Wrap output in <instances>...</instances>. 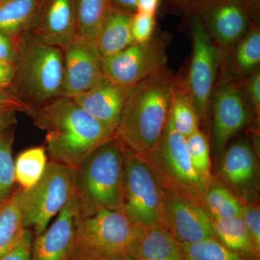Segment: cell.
<instances>
[{
  "label": "cell",
  "mask_w": 260,
  "mask_h": 260,
  "mask_svg": "<svg viewBox=\"0 0 260 260\" xmlns=\"http://www.w3.org/2000/svg\"><path fill=\"white\" fill-rule=\"evenodd\" d=\"M159 1L160 0H138L136 12L155 15L158 10Z\"/></svg>",
  "instance_id": "cell-40"
},
{
  "label": "cell",
  "mask_w": 260,
  "mask_h": 260,
  "mask_svg": "<svg viewBox=\"0 0 260 260\" xmlns=\"http://www.w3.org/2000/svg\"><path fill=\"white\" fill-rule=\"evenodd\" d=\"M177 1L182 3L181 5H184L186 6L188 5H190L191 7L196 6L197 8H201L202 9H205L208 7L207 0H177Z\"/></svg>",
  "instance_id": "cell-42"
},
{
  "label": "cell",
  "mask_w": 260,
  "mask_h": 260,
  "mask_svg": "<svg viewBox=\"0 0 260 260\" xmlns=\"http://www.w3.org/2000/svg\"><path fill=\"white\" fill-rule=\"evenodd\" d=\"M124 211L140 228L161 223L162 189L142 155L124 148Z\"/></svg>",
  "instance_id": "cell-9"
},
{
  "label": "cell",
  "mask_w": 260,
  "mask_h": 260,
  "mask_svg": "<svg viewBox=\"0 0 260 260\" xmlns=\"http://www.w3.org/2000/svg\"><path fill=\"white\" fill-rule=\"evenodd\" d=\"M215 237L223 245L234 252L259 260L250 234L242 217L212 219Z\"/></svg>",
  "instance_id": "cell-23"
},
{
  "label": "cell",
  "mask_w": 260,
  "mask_h": 260,
  "mask_svg": "<svg viewBox=\"0 0 260 260\" xmlns=\"http://www.w3.org/2000/svg\"><path fill=\"white\" fill-rule=\"evenodd\" d=\"M15 70L14 63L0 59V88L10 90L14 80Z\"/></svg>",
  "instance_id": "cell-38"
},
{
  "label": "cell",
  "mask_w": 260,
  "mask_h": 260,
  "mask_svg": "<svg viewBox=\"0 0 260 260\" xmlns=\"http://www.w3.org/2000/svg\"><path fill=\"white\" fill-rule=\"evenodd\" d=\"M133 15L111 6L108 9L95 42L103 57L116 54L134 43L131 32Z\"/></svg>",
  "instance_id": "cell-20"
},
{
  "label": "cell",
  "mask_w": 260,
  "mask_h": 260,
  "mask_svg": "<svg viewBox=\"0 0 260 260\" xmlns=\"http://www.w3.org/2000/svg\"><path fill=\"white\" fill-rule=\"evenodd\" d=\"M241 206V217L250 234L256 251L260 254V209L250 200L238 197Z\"/></svg>",
  "instance_id": "cell-32"
},
{
  "label": "cell",
  "mask_w": 260,
  "mask_h": 260,
  "mask_svg": "<svg viewBox=\"0 0 260 260\" xmlns=\"http://www.w3.org/2000/svg\"><path fill=\"white\" fill-rule=\"evenodd\" d=\"M167 39L152 38L134 42L116 54L102 58L104 78L130 87L167 67Z\"/></svg>",
  "instance_id": "cell-11"
},
{
  "label": "cell",
  "mask_w": 260,
  "mask_h": 260,
  "mask_svg": "<svg viewBox=\"0 0 260 260\" xmlns=\"http://www.w3.org/2000/svg\"><path fill=\"white\" fill-rule=\"evenodd\" d=\"M43 0H0V32L16 40L30 31Z\"/></svg>",
  "instance_id": "cell-21"
},
{
  "label": "cell",
  "mask_w": 260,
  "mask_h": 260,
  "mask_svg": "<svg viewBox=\"0 0 260 260\" xmlns=\"http://www.w3.org/2000/svg\"><path fill=\"white\" fill-rule=\"evenodd\" d=\"M204 202L211 219L241 216L240 203L237 195L214 179L207 189Z\"/></svg>",
  "instance_id": "cell-27"
},
{
  "label": "cell",
  "mask_w": 260,
  "mask_h": 260,
  "mask_svg": "<svg viewBox=\"0 0 260 260\" xmlns=\"http://www.w3.org/2000/svg\"><path fill=\"white\" fill-rule=\"evenodd\" d=\"M110 0H75L77 35L95 43Z\"/></svg>",
  "instance_id": "cell-25"
},
{
  "label": "cell",
  "mask_w": 260,
  "mask_h": 260,
  "mask_svg": "<svg viewBox=\"0 0 260 260\" xmlns=\"http://www.w3.org/2000/svg\"><path fill=\"white\" fill-rule=\"evenodd\" d=\"M13 143V129L7 130L0 134V203L10 198L16 189Z\"/></svg>",
  "instance_id": "cell-29"
},
{
  "label": "cell",
  "mask_w": 260,
  "mask_h": 260,
  "mask_svg": "<svg viewBox=\"0 0 260 260\" xmlns=\"http://www.w3.org/2000/svg\"><path fill=\"white\" fill-rule=\"evenodd\" d=\"M191 164L205 184L210 186L213 181L211 173L210 148L208 140L200 129L186 138Z\"/></svg>",
  "instance_id": "cell-31"
},
{
  "label": "cell",
  "mask_w": 260,
  "mask_h": 260,
  "mask_svg": "<svg viewBox=\"0 0 260 260\" xmlns=\"http://www.w3.org/2000/svg\"><path fill=\"white\" fill-rule=\"evenodd\" d=\"M138 0H110V5L116 9L135 14Z\"/></svg>",
  "instance_id": "cell-41"
},
{
  "label": "cell",
  "mask_w": 260,
  "mask_h": 260,
  "mask_svg": "<svg viewBox=\"0 0 260 260\" xmlns=\"http://www.w3.org/2000/svg\"><path fill=\"white\" fill-rule=\"evenodd\" d=\"M129 88L104 78L93 88L72 99L87 114L115 133Z\"/></svg>",
  "instance_id": "cell-17"
},
{
  "label": "cell",
  "mask_w": 260,
  "mask_h": 260,
  "mask_svg": "<svg viewBox=\"0 0 260 260\" xmlns=\"http://www.w3.org/2000/svg\"><path fill=\"white\" fill-rule=\"evenodd\" d=\"M74 176L82 212L124 211V147L115 135L89 154Z\"/></svg>",
  "instance_id": "cell-3"
},
{
  "label": "cell",
  "mask_w": 260,
  "mask_h": 260,
  "mask_svg": "<svg viewBox=\"0 0 260 260\" xmlns=\"http://www.w3.org/2000/svg\"><path fill=\"white\" fill-rule=\"evenodd\" d=\"M48 162L44 147H34L21 152L15 160L16 183L23 189L34 187L42 179Z\"/></svg>",
  "instance_id": "cell-26"
},
{
  "label": "cell",
  "mask_w": 260,
  "mask_h": 260,
  "mask_svg": "<svg viewBox=\"0 0 260 260\" xmlns=\"http://www.w3.org/2000/svg\"><path fill=\"white\" fill-rule=\"evenodd\" d=\"M223 181L238 197L245 198L251 194L257 184V158L252 147L246 140H238L224 152L219 168Z\"/></svg>",
  "instance_id": "cell-18"
},
{
  "label": "cell",
  "mask_w": 260,
  "mask_h": 260,
  "mask_svg": "<svg viewBox=\"0 0 260 260\" xmlns=\"http://www.w3.org/2000/svg\"><path fill=\"white\" fill-rule=\"evenodd\" d=\"M34 232L25 229V232L18 243L0 260H30Z\"/></svg>",
  "instance_id": "cell-34"
},
{
  "label": "cell",
  "mask_w": 260,
  "mask_h": 260,
  "mask_svg": "<svg viewBox=\"0 0 260 260\" xmlns=\"http://www.w3.org/2000/svg\"><path fill=\"white\" fill-rule=\"evenodd\" d=\"M185 260H256L234 252L217 239L181 244Z\"/></svg>",
  "instance_id": "cell-30"
},
{
  "label": "cell",
  "mask_w": 260,
  "mask_h": 260,
  "mask_svg": "<svg viewBox=\"0 0 260 260\" xmlns=\"http://www.w3.org/2000/svg\"><path fill=\"white\" fill-rule=\"evenodd\" d=\"M16 70L10 90L31 107L64 95V56L61 48L30 32L16 39Z\"/></svg>",
  "instance_id": "cell-4"
},
{
  "label": "cell",
  "mask_w": 260,
  "mask_h": 260,
  "mask_svg": "<svg viewBox=\"0 0 260 260\" xmlns=\"http://www.w3.org/2000/svg\"><path fill=\"white\" fill-rule=\"evenodd\" d=\"M211 104L214 145L220 153L247 124L249 109L240 86L234 82H225L214 88Z\"/></svg>",
  "instance_id": "cell-14"
},
{
  "label": "cell",
  "mask_w": 260,
  "mask_h": 260,
  "mask_svg": "<svg viewBox=\"0 0 260 260\" xmlns=\"http://www.w3.org/2000/svg\"><path fill=\"white\" fill-rule=\"evenodd\" d=\"M162 187L183 191L205 203L208 186L191 164L186 138L178 133L169 119L155 144L142 154Z\"/></svg>",
  "instance_id": "cell-6"
},
{
  "label": "cell",
  "mask_w": 260,
  "mask_h": 260,
  "mask_svg": "<svg viewBox=\"0 0 260 260\" xmlns=\"http://www.w3.org/2000/svg\"><path fill=\"white\" fill-rule=\"evenodd\" d=\"M177 78L167 67L129 87L115 136L124 148L145 153L161 136Z\"/></svg>",
  "instance_id": "cell-2"
},
{
  "label": "cell",
  "mask_w": 260,
  "mask_h": 260,
  "mask_svg": "<svg viewBox=\"0 0 260 260\" xmlns=\"http://www.w3.org/2000/svg\"><path fill=\"white\" fill-rule=\"evenodd\" d=\"M169 119L174 129L185 138L200 129L199 116L184 82L179 79L173 93Z\"/></svg>",
  "instance_id": "cell-24"
},
{
  "label": "cell",
  "mask_w": 260,
  "mask_h": 260,
  "mask_svg": "<svg viewBox=\"0 0 260 260\" xmlns=\"http://www.w3.org/2000/svg\"><path fill=\"white\" fill-rule=\"evenodd\" d=\"M155 15L136 12L132 19L131 32L134 42L144 43L153 38Z\"/></svg>",
  "instance_id": "cell-33"
},
{
  "label": "cell",
  "mask_w": 260,
  "mask_h": 260,
  "mask_svg": "<svg viewBox=\"0 0 260 260\" xmlns=\"http://www.w3.org/2000/svg\"><path fill=\"white\" fill-rule=\"evenodd\" d=\"M140 229L124 211L84 213L80 208L74 260L131 255Z\"/></svg>",
  "instance_id": "cell-5"
},
{
  "label": "cell",
  "mask_w": 260,
  "mask_h": 260,
  "mask_svg": "<svg viewBox=\"0 0 260 260\" xmlns=\"http://www.w3.org/2000/svg\"><path fill=\"white\" fill-rule=\"evenodd\" d=\"M260 64V31L251 28L236 46L234 67L239 75L252 74Z\"/></svg>",
  "instance_id": "cell-28"
},
{
  "label": "cell",
  "mask_w": 260,
  "mask_h": 260,
  "mask_svg": "<svg viewBox=\"0 0 260 260\" xmlns=\"http://www.w3.org/2000/svg\"><path fill=\"white\" fill-rule=\"evenodd\" d=\"M61 50L64 67L63 96L72 98L84 93L104 79L103 56L95 43L76 35Z\"/></svg>",
  "instance_id": "cell-13"
},
{
  "label": "cell",
  "mask_w": 260,
  "mask_h": 260,
  "mask_svg": "<svg viewBox=\"0 0 260 260\" xmlns=\"http://www.w3.org/2000/svg\"><path fill=\"white\" fill-rule=\"evenodd\" d=\"M246 90L256 114L260 112V73L259 70L252 73L246 81Z\"/></svg>",
  "instance_id": "cell-37"
},
{
  "label": "cell",
  "mask_w": 260,
  "mask_h": 260,
  "mask_svg": "<svg viewBox=\"0 0 260 260\" xmlns=\"http://www.w3.org/2000/svg\"><path fill=\"white\" fill-rule=\"evenodd\" d=\"M191 37L192 52L184 85L199 119L208 129L212 94L223 50L213 42L201 19L197 17L191 20Z\"/></svg>",
  "instance_id": "cell-8"
},
{
  "label": "cell",
  "mask_w": 260,
  "mask_h": 260,
  "mask_svg": "<svg viewBox=\"0 0 260 260\" xmlns=\"http://www.w3.org/2000/svg\"><path fill=\"white\" fill-rule=\"evenodd\" d=\"M131 256L135 260H185L181 244L161 224L140 228Z\"/></svg>",
  "instance_id": "cell-19"
},
{
  "label": "cell",
  "mask_w": 260,
  "mask_h": 260,
  "mask_svg": "<svg viewBox=\"0 0 260 260\" xmlns=\"http://www.w3.org/2000/svg\"><path fill=\"white\" fill-rule=\"evenodd\" d=\"M75 193L74 170L51 160L41 180L30 189H23L24 227L40 234Z\"/></svg>",
  "instance_id": "cell-7"
},
{
  "label": "cell",
  "mask_w": 260,
  "mask_h": 260,
  "mask_svg": "<svg viewBox=\"0 0 260 260\" xmlns=\"http://www.w3.org/2000/svg\"><path fill=\"white\" fill-rule=\"evenodd\" d=\"M204 10L202 21L222 50L234 49L251 29L245 11L232 0H218Z\"/></svg>",
  "instance_id": "cell-16"
},
{
  "label": "cell",
  "mask_w": 260,
  "mask_h": 260,
  "mask_svg": "<svg viewBox=\"0 0 260 260\" xmlns=\"http://www.w3.org/2000/svg\"><path fill=\"white\" fill-rule=\"evenodd\" d=\"M16 123L15 112L0 108V134L12 129Z\"/></svg>",
  "instance_id": "cell-39"
},
{
  "label": "cell",
  "mask_w": 260,
  "mask_h": 260,
  "mask_svg": "<svg viewBox=\"0 0 260 260\" xmlns=\"http://www.w3.org/2000/svg\"><path fill=\"white\" fill-rule=\"evenodd\" d=\"M82 260H135L131 255L120 256L116 258H104V259H86Z\"/></svg>",
  "instance_id": "cell-43"
},
{
  "label": "cell",
  "mask_w": 260,
  "mask_h": 260,
  "mask_svg": "<svg viewBox=\"0 0 260 260\" xmlns=\"http://www.w3.org/2000/svg\"><path fill=\"white\" fill-rule=\"evenodd\" d=\"M161 225L181 244L216 239L212 219L201 200L162 187Z\"/></svg>",
  "instance_id": "cell-10"
},
{
  "label": "cell",
  "mask_w": 260,
  "mask_h": 260,
  "mask_svg": "<svg viewBox=\"0 0 260 260\" xmlns=\"http://www.w3.org/2000/svg\"><path fill=\"white\" fill-rule=\"evenodd\" d=\"M0 108L15 112L28 113L32 109L28 105L15 94L8 90L0 88Z\"/></svg>",
  "instance_id": "cell-35"
},
{
  "label": "cell",
  "mask_w": 260,
  "mask_h": 260,
  "mask_svg": "<svg viewBox=\"0 0 260 260\" xmlns=\"http://www.w3.org/2000/svg\"><path fill=\"white\" fill-rule=\"evenodd\" d=\"M79 215L75 193L51 225L34 238L30 260H74Z\"/></svg>",
  "instance_id": "cell-12"
},
{
  "label": "cell",
  "mask_w": 260,
  "mask_h": 260,
  "mask_svg": "<svg viewBox=\"0 0 260 260\" xmlns=\"http://www.w3.org/2000/svg\"><path fill=\"white\" fill-rule=\"evenodd\" d=\"M30 32L39 40L62 49L77 35L75 0H43Z\"/></svg>",
  "instance_id": "cell-15"
},
{
  "label": "cell",
  "mask_w": 260,
  "mask_h": 260,
  "mask_svg": "<svg viewBox=\"0 0 260 260\" xmlns=\"http://www.w3.org/2000/svg\"><path fill=\"white\" fill-rule=\"evenodd\" d=\"M28 115L38 127L45 131L46 150L51 161L73 170L115 135L70 97L59 96L32 107Z\"/></svg>",
  "instance_id": "cell-1"
},
{
  "label": "cell",
  "mask_w": 260,
  "mask_h": 260,
  "mask_svg": "<svg viewBox=\"0 0 260 260\" xmlns=\"http://www.w3.org/2000/svg\"><path fill=\"white\" fill-rule=\"evenodd\" d=\"M0 59L16 63V40L0 32Z\"/></svg>",
  "instance_id": "cell-36"
},
{
  "label": "cell",
  "mask_w": 260,
  "mask_h": 260,
  "mask_svg": "<svg viewBox=\"0 0 260 260\" xmlns=\"http://www.w3.org/2000/svg\"><path fill=\"white\" fill-rule=\"evenodd\" d=\"M23 188H17L0 203V259L18 243L25 231L22 210Z\"/></svg>",
  "instance_id": "cell-22"
}]
</instances>
